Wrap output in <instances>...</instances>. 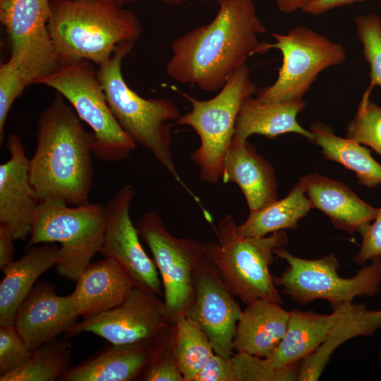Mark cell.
<instances>
[{
	"label": "cell",
	"instance_id": "836d02e7",
	"mask_svg": "<svg viewBox=\"0 0 381 381\" xmlns=\"http://www.w3.org/2000/svg\"><path fill=\"white\" fill-rule=\"evenodd\" d=\"M355 25L370 68V85L381 87V19L376 14H361L356 17Z\"/></svg>",
	"mask_w": 381,
	"mask_h": 381
},
{
	"label": "cell",
	"instance_id": "603a6c76",
	"mask_svg": "<svg viewBox=\"0 0 381 381\" xmlns=\"http://www.w3.org/2000/svg\"><path fill=\"white\" fill-rule=\"evenodd\" d=\"M156 341L133 345L111 344L78 365L71 367L60 380H139L150 361Z\"/></svg>",
	"mask_w": 381,
	"mask_h": 381
},
{
	"label": "cell",
	"instance_id": "44dd1931",
	"mask_svg": "<svg viewBox=\"0 0 381 381\" xmlns=\"http://www.w3.org/2000/svg\"><path fill=\"white\" fill-rule=\"evenodd\" d=\"M282 306L260 298L247 303L236 326L234 350L260 358L271 355L288 326L290 313Z\"/></svg>",
	"mask_w": 381,
	"mask_h": 381
},
{
	"label": "cell",
	"instance_id": "5b68a950",
	"mask_svg": "<svg viewBox=\"0 0 381 381\" xmlns=\"http://www.w3.org/2000/svg\"><path fill=\"white\" fill-rule=\"evenodd\" d=\"M215 231L217 242L205 244L204 254L231 293L245 304L260 298L283 305L270 267L274 250L289 243L286 232L243 236L231 214L222 218Z\"/></svg>",
	"mask_w": 381,
	"mask_h": 381
},
{
	"label": "cell",
	"instance_id": "ac0fdd59",
	"mask_svg": "<svg viewBox=\"0 0 381 381\" xmlns=\"http://www.w3.org/2000/svg\"><path fill=\"white\" fill-rule=\"evenodd\" d=\"M221 179L238 185L250 212L277 200L274 169L248 140L233 138L224 160Z\"/></svg>",
	"mask_w": 381,
	"mask_h": 381
},
{
	"label": "cell",
	"instance_id": "7bdbcfd3",
	"mask_svg": "<svg viewBox=\"0 0 381 381\" xmlns=\"http://www.w3.org/2000/svg\"><path fill=\"white\" fill-rule=\"evenodd\" d=\"M378 359H379L380 366H381V350L380 351V352L378 353Z\"/></svg>",
	"mask_w": 381,
	"mask_h": 381
},
{
	"label": "cell",
	"instance_id": "ffe728a7",
	"mask_svg": "<svg viewBox=\"0 0 381 381\" xmlns=\"http://www.w3.org/2000/svg\"><path fill=\"white\" fill-rule=\"evenodd\" d=\"M306 195L313 207L322 212L340 230L352 234L371 222L378 208L361 199L345 183L318 174L302 176Z\"/></svg>",
	"mask_w": 381,
	"mask_h": 381
},
{
	"label": "cell",
	"instance_id": "9a60e30c",
	"mask_svg": "<svg viewBox=\"0 0 381 381\" xmlns=\"http://www.w3.org/2000/svg\"><path fill=\"white\" fill-rule=\"evenodd\" d=\"M193 287L185 314L207 334L214 353L231 358L242 309L205 256L196 269Z\"/></svg>",
	"mask_w": 381,
	"mask_h": 381
},
{
	"label": "cell",
	"instance_id": "60d3db41",
	"mask_svg": "<svg viewBox=\"0 0 381 381\" xmlns=\"http://www.w3.org/2000/svg\"><path fill=\"white\" fill-rule=\"evenodd\" d=\"M163 3L170 6H179L185 4L188 0H161Z\"/></svg>",
	"mask_w": 381,
	"mask_h": 381
},
{
	"label": "cell",
	"instance_id": "8d00e7d4",
	"mask_svg": "<svg viewBox=\"0 0 381 381\" xmlns=\"http://www.w3.org/2000/svg\"><path fill=\"white\" fill-rule=\"evenodd\" d=\"M194 381H237L231 358L214 353Z\"/></svg>",
	"mask_w": 381,
	"mask_h": 381
},
{
	"label": "cell",
	"instance_id": "484cf974",
	"mask_svg": "<svg viewBox=\"0 0 381 381\" xmlns=\"http://www.w3.org/2000/svg\"><path fill=\"white\" fill-rule=\"evenodd\" d=\"M347 303L333 308L329 314L290 310L285 334L273 353L265 358L267 361L278 368L298 364L323 342Z\"/></svg>",
	"mask_w": 381,
	"mask_h": 381
},
{
	"label": "cell",
	"instance_id": "3957f363",
	"mask_svg": "<svg viewBox=\"0 0 381 381\" xmlns=\"http://www.w3.org/2000/svg\"><path fill=\"white\" fill-rule=\"evenodd\" d=\"M50 7L48 30L60 63L84 59L99 66L143 32L138 17L114 0H50Z\"/></svg>",
	"mask_w": 381,
	"mask_h": 381
},
{
	"label": "cell",
	"instance_id": "4316f807",
	"mask_svg": "<svg viewBox=\"0 0 381 381\" xmlns=\"http://www.w3.org/2000/svg\"><path fill=\"white\" fill-rule=\"evenodd\" d=\"M310 131L314 141L328 160L341 164L353 171L358 183L367 188L381 186V164L371 155L370 150L352 140L337 135L329 126L313 123Z\"/></svg>",
	"mask_w": 381,
	"mask_h": 381
},
{
	"label": "cell",
	"instance_id": "ee69618b",
	"mask_svg": "<svg viewBox=\"0 0 381 381\" xmlns=\"http://www.w3.org/2000/svg\"><path fill=\"white\" fill-rule=\"evenodd\" d=\"M199 1H207V0H199Z\"/></svg>",
	"mask_w": 381,
	"mask_h": 381
},
{
	"label": "cell",
	"instance_id": "8fae6325",
	"mask_svg": "<svg viewBox=\"0 0 381 381\" xmlns=\"http://www.w3.org/2000/svg\"><path fill=\"white\" fill-rule=\"evenodd\" d=\"M135 226L151 251L161 276L167 313L174 322L192 302L194 275L205 257V244L172 235L156 212L143 214Z\"/></svg>",
	"mask_w": 381,
	"mask_h": 381
},
{
	"label": "cell",
	"instance_id": "6da1fadb",
	"mask_svg": "<svg viewBox=\"0 0 381 381\" xmlns=\"http://www.w3.org/2000/svg\"><path fill=\"white\" fill-rule=\"evenodd\" d=\"M213 20L174 40L166 73L172 80L216 92L250 56L267 53L270 43L258 35L266 28L253 0H215Z\"/></svg>",
	"mask_w": 381,
	"mask_h": 381
},
{
	"label": "cell",
	"instance_id": "ba28073f",
	"mask_svg": "<svg viewBox=\"0 0 381 381\" xmlns=\"http://www.w3.org/2000/svg\"><path fill=\"white\" fill-rule=\"evenodd\" d=\"M106 225L105 205L88 202L72 206L47 200L39 205L26 248L59 243L56 270L76 281L99 253Z\"/></svg>",
	"mask_w": 381,
	"mask_h": 381
},
{
	"label": "cell",
	"instance_id": "f1b7e54d",
	"mask_svg": "<svg viewBox=\"0 0 381 381\" xmlns=\"http://www.w3.org/2000/svg\"><path fill=\"white\" fill-rule=\"evenodd\" d=\"M72 348L69 341L56 339L32 351L18 368L0 375V381L60 380L71 368Z\"/></svg>",
	"mask_w": 381,
	"mask_h": 381
},
{
	"label": "cell",
	"instance_id": "cb8c5ba5",
	"mask_svg": "<svg viewBox=\"0 0 381 381\" xmlns=\"http://www.w3.org/2000/svg\"><path fill=\"white\" fill-rule=\"evenodd\" d=\"M306 106L303 99L263 102L253 96L248 97L238 114L233 138L248 140L250 135L258 134L274 139L282 134L294 133L313 142V134L302 127L296 119Z\"/></svg>",
	"mask_w": 381,
	"mask_h": 381
},
{
	"label": "cell",
	"instance_id": "d6986e66",
	"mask_svg": "<svg viewBox=\"0 0 381 381\" xmlns=\"http://www.w3.org/2000/svg\"><path fill=\"white\" fill-rule=\"evenodd\" d=\"M71 294L76 310L83 318L120 305L135 286L128 273L114 260L90 263L76 280Z\"/></svg>",
	"mask_w": 381,
	"mask_h": 381
},
{
	"label": "cell",
	"instance_id": "e0dca14e",
	"mask_svg": "<svg viewBox=\"0 0 381 381\" xmlns=\"http://www.w3.org/2000/svg\"><path fill=\"white\" fill-rule=\"evenodd\" d=\"M79 316L71 294L59 296L52 284L40 282L18 308L13 325L34 351L65 334Z\"/></svg>",
	"mask_w": 381,
	"mask_h": 381
},
{
	"label": "cell",
	"instance_id": "4fadbf2b",
	"mask_svg": "<svg viewBox=\"0 0 381 381\" xmlns=\"http://www.w3.org/2000/svg\"><path fill=\"white\" fill-rule=\"evenodd\" d=\"M174 322L169 320L164 301L150 291L134 286L118 306L83 318L66 332L67 337L90 332L114 345H133L155 341Z\"/></svg>",
	"mask_w": 381,
	"mask_h": 381
},
{
	"label": "cell",
	"instance_id": "b9f144b4",
	"mask_svg": "<svg viewBox=\"0 0 381 381\" xmlns=\"http://www.w3.org/2000/svg\"><path fill=\"white\" fill-rule=\"evenodd\" d=\"M117 4L123 6L126 4H133L140 1V0H114Z\"/></svg>",
	"mask_w": 381,
	"mask_h": 381
},
{
	"label": "cell",
	"instance_id": "30bf717a",
	"mask_svg": "<svg viewBox=\"0 0 381 381\" xmlns=\"http://www.w3.org/2000/svg\"><path fill=\"white\" fill-rule=\"evenodd\" d=\"M270 48L279 50L282 65L276 80L259 89L256 98L263 102L303 99L318 75L325 69L342 64L346 57L342 44L333 42L306 25L286 33L273 32Z\"/></svg>",
	"mask_w": 381,
	"mask_h": 381
},
{
	"label": "cell",
	"instance_id": "ab89813d",
	"mask_svg": "<svg viewBox=\"0 0 381 381\" xmlns=\"http://www.w3.org/2000/svg\"><path fill=\"white\" fill-rule=\"evenodd\" d=\"M313 0H276L279 10L284 13H291L303 9Z\"/></svg>",
	"mask_w": 381,
	"mask_h": 381
},
{
	"label": "cell",
	"instance_id": "83f0119b",
	"mask_svg": "<svg viewBox=\"0 0 381 381\" xmlns=\"http://www.w3.org/2000/svg\"><path fill=\"white\" fill-rule=\"evenodd\" d=\"M312 208L304 185L299 179L286 197L250 212L247 219L237 225V231L246 237H262L275 231L294 229Z\"/></svg>",
	"mask_w": 381,
	"mask_h": 381
},
{
	"label": "cell",
	"instance_id": "9c48e42d",
	"mask_svg": "<svg viewBox=\"0 0 381 381\" xmlns=\"http://www.w3.org/2000/svg\"><path fill=\"white\" fill-rule=\"evenodd\" d=\"M288 267L273 281L282 292L300 306L316 300L329 302L332 309L356 297H373L381 288V260L363 265L353 277L339 274V262L333 253L318 259L291 254L284 246L274 251Z\"/></svg>",
	"mask_w": 381,
	"mask_h": 381
},
{
	"label": "cell",
	"instance_id": "d590c367",
	"mask_svg": "<svg viewBox=\"0 0 381 381\" xmlns=\"http://www.w3.org/2000/svg\"><path fill=\"white\" fill-rule=\"evenodd\" d=\"M357 232L361 236L362 243L353 262L363 266L368 261L381 260V207L378 208L375 218L362 225Z\"/></svg>",
	"mask_w": 381,
	"mask_h": 381
},
{
	"label": "cell",
	"instance_id": "f35d334b",
	"mask_svg": "<svg viewBox=\"0 0 381 381\" xmlns=\"http://www.w3.org/2000/svg\"><path fill=\"white\" fill-rule=\"evenodd\" d=\"M362 1L364 0H313L303 11L310 15L318 16L337 7L350 5Z\"/></svg>",
	"mask_w": 381,
	"mask_h": 381
},
{
	"label": "cell",
	"instance_id": "d6a6232c",
	"mask_svg": "<svg viewBox=\"0 0 381 381\" xmlns=\"http://www.w3.org/2000/svg\"><path fill=\"white\" fill-rule=\"evenodd\" d=\"M237 381H296L298 364L274 367L265 358L236 352L231 356Z\"/></svg>",
	"mask_w": 381,
	"mask_h": 381
},
{
	"label": "cell",
	"instance_id": "7a4b0ae2",
	"mask_svg": "<svg viewBox=\"0 0 381 381\" xmlns=\"http://www.w3.org/2000/svg\"><path fill=\"white\" fill-rule=\"evenodd\" d=\"M59 92L41 112L30 178L42 201L87 204L93 185V135Z\"/></svg>",
	"mask_w": 381,
	"mask_h": 381
},
{
	"label": "cell",
	"instance_id": "8992f818",
	"mask_svg": "<svg viewBox=\"0 0 381 381\" xmlns=\"http://www.w3.org/2000/svg\"><path fill=\"white\" fill-rule=\"evenodd\" d=\"M33 84L47 86L60 93L80 120L90 127L93 155L108 162L130 157L137 144L111 112L93 63L84 59L61 62Z\"/></svg>",
	"mask_w": 381,
	"mask_h": 381
},
{
	"label": "cell",
	"instance_id": "4dcf8cb0",
	"mask_svg": "<svg viewBox=\"0 0 381 381\" xmlns=\"http://www.w3.org/2000/svg\"><path fill=\"white\" fill-rule=\"evenodd\" d=\"M373 87L363 94L353 119L346 127L345 138L370 147L381 156V106L370 99Z\"/></svg>",
	"mask_w": 381,
	"mask_h": 381
},
{
	"label": "cell",
	"instance_id": "7402d4cb",
	"mask_svg": "<svg viewBox=\"0 0 381 381\" xmlns=\"http://www.w3.org/2000/svg\"><path fill=\"white\" fill-rule=\"evenodd\" d=\"M23 255L1 270L0 325H13L16 313L37 279L59 259V246L42 243L26 248Z\"/></svg>",
	"mask_w": 381,
	"mask_h": 381
},
{
	"label": "cell",
	"instance_id": "74e56055",
	"mask_svg": "<svg viewBox=\"0 0 381 381\" xmlns=\"http://www.w3.org/2000/svg\"><path fill=\"white\" fill-rule=\"evenodd\" d=\"M15 238L4 227L0 226V269L3 270L14 260Z\"/></svg>",
	"mask_w": 381,
	"mask_h": 381
},
{
	"label": "cell",
	"instance_id": "5bb4252c",
	"mask_svg": "<svg viewBox=\"0 0 381 381\" xmlns=\"http://www.w3.org/2000/svg\"><path fill=\"white\" fill-rule=\"evenodd\" d=\"M135 189L125 184L106 205V225L99 253L116 262L130 276L135 286L161 296L162 280L156 265L146 253L130 217Z\"/></svg>",
	"mask_w": 381,
	"mask_h": 381
},
{
	"label": "cell",
	"instance_id": "7c38bea8",
	"mask_svg": "<svg viewBox=\"0 0 381 381\" xmlns=\"http://www.w3.org/2000/svg\"><path fill=\"white\" fill-rule=\"evenodd\" d=\"M50 0H0V20L11 45L8 59L30 85L60 61L48 30Z\"/></svg>",
	"mask_w": 381,
	"mask_h": 381
},
{
	"label": "cell",
	"instance_id": "52a82bcc",
	"mask_svg": "<svg viewBox=\"0 0 381 381\" xmlns=\"http://www.w3.org/2000/svg\"><path fill=\"white\" fill-rule=\"evenodd\" d=\"M173 89L192 106L191 110L181 115L176 123L190 126L199 136V147L190 157L198 167L200 178L204 182L216 184L221 179L224 160L234 135L241 105L258 90L250 78V71L247 64L243 66L214 97L207 100H199Z\"/></svg>",
	"mask_w": 381,
	"mask_h": 381
},
{
	"label": "cell",
	"instance_id": "2e32d148",
	"mask_svg": "<svg viewBox=\"0 0 381 381\" xmlns=\"http://www.w3.org/2000/svg\"><path fill=\"white\" fill-rule=\"evenodd\" d=\"M9 159L0 165V226L15 240L30 235L40 204L30 178V159L21 138L8 135Z\"/></svg>",
	"mask_w": 381,
	"mask_h": 381
},
{
	"label": "cell",
	"instance_id": "277c9868",
	"mask_svg": "<svg viewBox=\"0 0 381 381\" xmlns=\"http://www.w3.org/2000/svg\"><path fill=\"white\" fill-rule=\"evenodd\" d=\"M134 44L131 42L119 44L111 56L98 66V78L110 109L130 138L150 151L204 210L200 198L180 176L171 152V131L167 122L176 121L181 116L179 108L167 98L140 97L123 78L122 61L131 52Z\"/></svg>",
	"mask_w": 381,
	"mask_h": 381
},
{
	"label": "cell",
	"instance_id": "f546056e",
	"mask_svg": "<svg viewBox=\"0 0 381 381\" xmlns=\"http://www.w3.org/2000/svg\"><path fill=\"white\" fill-rule=\"evenodd\" d=\"M176 359L184 381H194L214 352L207 334L185 313L174 322Z\"/></svg>",
	"mask_w": 381,
	"mask_h": 381
},
{
	"label": "cell",
	"instance_id": "e575fe53",
	"mask_svg": "<svg viewBox=\"0 0 381 381\" xmlns=\"http://www.w3.org/2000/svg\"><path fill=\"white\" fill-rule=\"evenodd\" d=\"M32 351L14 325H0V375L20 367Z\"/></svg>",
	"mask_w": 381,
	"mask_h": 381
},
{
	"label": "cell",
	"instance_id": "d4e9b609",
	"mask_svg": "<svg viewBox=\"0 0 381 381\" xmlns=\"http://www.w3.org/2000/svg\"><path fill=\"white\" fill-rule=\"evenodd\" d=\"M381 329V309H370L366 304L348 303L319 347L298 364L296 381H317L334 352L347 341L373 335Z\"/></svg>",
	"mask_w": 381,
	"mask_h": 381
},
{
	"label": "cell",
	"instance_id": "1f68e13d",
	"mask_svg": "<svg viewBox=\"0 0 381 381\" xmlns=\"http://www.w3.org/2000/svg\"><path fill=\"white\" fill-rule=\"evenodd\" d=\"M172 323L155 342L152 358L141 379L145 381H184L174 349Z\"/></svg>",
	"mask_w": 381,
	"mask_h": 381
}]
</instances>
